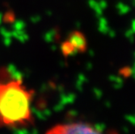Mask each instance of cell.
<instances>
[{
    "instance_id": "1",
    "label": "cell",
    "mask_w": 135,
    "mask_h": 134,
    "mask_svg": "<svg viewBox=\"0 0 135 134\" xmlns=\"http://www.w3.org/2000/svg\"><path fill=\"white\" fill-rule=\"evenodd\" d=\"M32 91L20 79L0 82V127L20 128L33 123Z\"/></svg>"
},
{
    "instance_id": "2",
    "label": "cell",
    "mask_w": 135,
    "mask_h": 134,
    "mask_svg": "<svg viewBox=\"0 0 135 134\" xmlns=\"http://www.w3.org/2000/svg\"><path fill=\"white\" fill-rule=\"evenodd\" d=\"M45 134H104L100 129L83 122L59 124L49 129Z\"/></svg>"
},
{
    "instance_id": "3",
    "label": "cell",
    "mask_w": 135,
    "mask_h": 134,
    "mask_svg": "<svg viewBox=\"0 0 135 134\" xmlns=\"http://www.w3.org/2000/svg\"><path fill=\"white\" fill-rule=\"evenodd\" d=\"M87 48L88 41L84 34L79 31H74L62 44V51L65 56H70L83 53Z\"/></svg>"
}]
</instances>
